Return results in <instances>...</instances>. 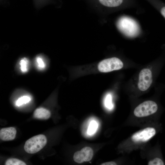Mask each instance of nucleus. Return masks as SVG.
Returning <instances> with one entry per match:
<instances>
[{"instance_id":"nucleus-20","label":"nucleus","mask_w":165,"mask_h":165,"mask_svg":"<svg viewBox=\"0 0 165 165\" xmlns=\"http://www.w3.org/2000/svg\"><path fill=\"white\" fill-rule=\"evenodd\" d=\"M160 13L162 16L165 18V6L161 8L160 10Z\"/></svg>"},{"instance_id":"nucleus-12","label":"nucleus","mask_w":165,"mask_h":165,"mask_svg":"<svg viewBox=\"0 0 165 165\" xmlns=\"http://www.w3.org/2000/svg\"><path fill=\"white\" fill-rule=\"evenodd\" d=\"M19 64L22 72L24 73L26 72L28 69V61L26 58H22L20 61Z\"/></svg>"},{"instance_id":"nucleus-18","label":"nucleus","mask_w":165,"mask_h":165,"mask_svg":"<svg viewBox=\"0 0 165 165\" xmlns=\"http://www.w3.org/2000/svg\"><path fill=\"white\" fill-rule=\"evenodd\" d=\"M148 164V165H163L164 163L161 159L158 158H156L150 161Z\"/></svg>"},{"instance_id":"nucleus-11","label":"nucleus","mask_w":165,"mask_h":165,"mask_svg":"<svg viewBox=\"0 0 165 165\" xmlns=\"http://www.w3.org/2000/svg\"><path fill=\"white\" fill-rule=\"evenodd\" d=\"M6 165H26L24 162L19 159L12 158L8 159L6 161Z\"/></svg>"},{"instance_id":"nucleus-5","label":"nucleus","mask_w":165,"mask_h":165,"mask_svg":"<svg viewBox=\"0 0 165 165\" xmlns=\"http://www.w3.org/2000/svg\"><path fill=\"white\" fill-rule=\"evenodd\" d=\"M152 82V73L149 69L144 68L140 72L139 75V80L138 86L141 91L147 90L151 86Z\"/></svg>"},{"instance_id":"nucleus-19","label":"nucleus","mask_w":165,"mask_h":165,"mask_svg":"<svg viewBox=\"0 0 165 165\" xmlns=\"http://www.w3.org/2000/svg\"><path fill=\"white\" fill-rule=\"evenodd\" d=\"M117 164L116 163L113 161L105 162L101 164V165H116Z\"/></svg>"},{"instance_id":"nucleus-7","label":"nucleus","mask_w":165,"mask_h":165,"mask_svg":"<svg viewBox=\"0 0 165 165\" xmlns=\"http://www.w3.org/2000/svg\"><path fill=\"white\" fill-rule=\"evenodd\" d=\"M16 133V130L14 127L2 128L0 130V139L4 141L13 140L15 138Z\"/></svg>"},{"instance_id":"nucleus-1","label":"nucleus","mask_w":165,"mask_h":165,"mask_svg":"<svg viewBox=\"0 0 165 165\" xmlns=\"http://www.w3.org/2000/svg\"><path fill=\"white\" fill-rule=\"evenodd\" d=\"M118 29L123 33L129 37H134L139 31V27L137 22L133 19L127 17L123 16L117 22Z\"/></svg>"},{"instance_id":"nucleus-8","label":"nucleus","mask_w":165,"mask_h":165,"mask_svg":"<svg viewBox=\"0 0 165 165\" xmlns=\"http://www.w3.org/2000/svg\"><path fill=\"white\" fill-rule=\"evenodd\" d=\"M34 117L36 119H47L51 116L50 112L48 110L40 108H37L34 112Z\"/></svg>"},{"instance_id":"nucleus-13","label":"nucleus","mask_w":165,"mask_h":165,"mask_svg":"<svg viewBox=\"0 0 165 165\" xmlns=\"http://www.w3.org/2000/svg\"><path fill=\"white\" fill-rule=\"evenodd\" d=\"M98 127V124L95 121H91L89 125L87 130V133L89 135H92L96 132Z\"/></svg>"},{"instance_id":"nucleus-16","label":"nucleus","mask_w":165,"mask_h":165,"mask_svg":"<svg viewBox=\"0 0 165 165\" xmlns=\"http://www.w3.org/2000/svg\"><path fill=\"white\" fill-rule=\"evenodd\" d=\"M73 159L75 162L78 163H82L84 162L80 151H77L74 153Z\"/></svg>"},{"instance_id":"nucleus-15","label":"nucleus","mask_w":165,"mask_h":165,"mask_svg":"<svg viewBox=\"0 0 165 165\" xmlns=\"http://www.w3.org/2000/svg\"><path fill=\"white\" fill-rule=\"evenodd\" d=\"M105 105L108 109H111L112 108L113 105L112 101V97L110 94H108L106 95L105 99Z\"/></svg>"},{"instance_id":"nucleus-3","label":"nucleus","mask_w":165,"mask_h":165,"mask_svg":"<svg viewBox=\"0 0 165 165\" xmlns=\"http://www.w3.org/2000/svg\"><path fill=\"white\" fill-rule=\"evenodd\" d=\"M158 109V105L155 102L147 101L138 105L134 109V113L137 117H145L155 113Z\"/></svg>"},{"instance_id":"nucleus-4","label":"nucleus","mask_w":165,"mask_h":165,"mask_svg":"<svg viewBox=\"0 0 165 165\" xmlns=\"http://www.w3.org/2000/svg\"><path fill=\"white\" fill-rule=\"evenodd\" d=\"M123 64L118 58L113 57L106 59L100 61L98 65L99 71L102 72H108L121 69Z\"/></svg>"},{"instance_id":"nucleus-17","label":"nucleus","mask_w":165,"mask_h":165,"mask_svg":"<svg viewBox=\"0 0 165 165\" xmlns=\"http://www.w3.org/2000/svg\"><path fill=\"white\" fill-rule=\"evenodd\" d=\"M36 62L38 68L42 70L45 67V64L43 59L40 56H38L36 58Z\"/></svg>"},{"instance_id":"nucleus-10","label":"nucleus","mask_w":165,"mask_h":165,"mask_svg":"<svg viewBox=\"0 0 165 165\" xmlns=\"http://www.w3.org/2000/svg\"><path fill=\"white\" fill-rule=\"evenodd\" d=\"M102 5L108 7H114L120 6L123 0H99Z\"/></svg>"},{"instance_id":"nucleus-2","label":"nucleus","mask_w":165,"mask_h":165,"mask_svg":"<svg viewBox=\"0 0 165 165\" xmlns=\"http://www.w3.org/2000/svg\"><path fill=\"white\" fill-rule=\"evenodd\" d=\"M47 141L46 137L40 134L33 136L25 142L24 149L29 154H34L40 151L46 145Z\"/></svg>"},{"instance_id":"nucleus-21","label":"nucleus","mask_w":165,"mask_h":165,"mask_svg":"<svg viewBox=\"0 0 165 165\" xmlns=\"http://www.w3.org/2000/svg\"><path fill=\"white\" fill-rule=\"evenodd\" d=\"M38 1H40V0H38Z\"/></svg>"},{"instance_id":"nucleus-6","label":"nucleus","mask_w":165,"mask_h":165,"mask_svg":"<svg viewBox=\"0 0 165 165\" xmlns=\"http://www.w3.org/2000/svg\"><path fill=\"white\" fill-rule=\"evenodd\" d=\"M156 133L155 129L152 127H147L134 134L131 137L134 142H145L152 138Z\"/></svg>"},{"instance_id":"nucleus-14","label":"nucleus","mask_w":165,"mask_h":165,"mask_svg":"<svg viewBox=\"0 0 165 165\" xmlns=\"http://www.w3.org/2000/svg\"><path fill=\"white\" fill-rule=\"evenodd\" d=\"M31 100V98L28 96H24L19 98L16 101V105L20 106L24 104H26L28 103Z\"/></svg>"},{"instance_id":"nucleus-9","label":"nucleus","mask_w":165,"mask_h":165,"mask_svg":"<svg viewBox=\"0 0 165 165\" xmlns=\"http://www.w3.org/2000/svg\"><path fill=\"white\" fill-rule=\"evenodd\" d=\"M80 152L84 161H89L91 160L93 156V151L91 148L88 147H85L81 150Z\"/></svg>"}]
</instances>
